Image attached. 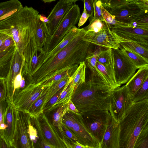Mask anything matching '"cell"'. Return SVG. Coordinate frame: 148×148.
Wrapping results in <instances>:
<instances>
[{"instance_id":"47","label":"cell","mask_w":148,"mask_h":148,"mask_svg":"<svg viewBox=\"0 0 148 148\" xmlns=\"http://www.w3.org/2000/svg\"><path fill=\"white\" fill-rule=\"evenodd\" d=\"M62 128V132L68 139L73 142L79 143L78 140L76 136L63 124Z\"/></svg>"},{"instance_id":"46","label":"cell","mask_w":148,"mask_h":148,"mask_svg":"<svg viewBox=\"0 0 148 148\" xmlns=\"http://www.w3.org/2000/svg\"><path fill=\"white\" fill-rule=\"evenodd\" d=\"M84 5L87 14L89 15V22L92 20L94 16V3L93 0H84Z\"/></svg>"},{"instance_id":"10","label":"cell","mask_w":148,"mask_h":148,"mask_svg":"<svg viewBox=\"0 0 148 148\" xmlns=\"http://www.w3.org/2000/svg\"><path fill=\"white\" fill-rule=\"evenodd\" d=\"M109 111L82 116L88 132L99 142H101L110 118Z\"/></svg>"},{"instance_id":"35","label":"cell","mask_w":148,"mask_h":148,"mask_svg":"<svg viewBox=\"0 0 148 148\" xmlns=\"http://www.w3.org/2000/svg\"><path fill=\"white\" fill-rule=\"evenodd\" d=\"M35 37L38 46L40 49L42 50L46 41V38L41 23L38 17L36 23Z\"/></svg>"},{"instance_id":"2","label":"cell","mask_w":148,"mask_h":148,"mask_svg":"<svg viewBox=\"0 0 148 148\" xmlns=\"http://www.w3.org/2000/svg\"><path fill=\"white\" fill-rule=\"evenodd\" d=\"M86 32L83 28L64 48L44 62L30 78V83L40 84L58 74L77 68L81 63L85 61L91 52L92 44L84 39Z\"/></svg>"},{"instance_id":"34","label":"cell","mask_w":148,"mask_h":148,"mask_svg":"<svg viewBox=\"0 0 148 148\" xmlns=\"http://www.w3.org/2000/svg\"><path fill=\"white\" fill-rule=\"evenodd\" d=\"M121 47L132 60L138 69L144 66H148V60L127 49Z\"/></svg>"},{"instance_id":"51","label":"cell","mask_w":148,"mask_h":148,"mask_svg":"<svg viewBox=\"0 0 148 148\" xmlns=\"http://www.w3.org/2000/svg\"><path fill=\"white\" fill-rule=\"evenodd\" d=\"M66 106L68 111L76 114H80L76 107L71 100L67 103Z\"/></svg>"},{"instance_id":"4","label":"cell","mask_w":148,"mask_h":148,"mask_svg":"<svg viewBox=\"0 0 148 148\" xmlns=\"http://www.w3.org/2000/svg\"><path fill=\"white\" fill-rule=\"evenodd\" d=\"M116 148H133L142 131L148 127V99L133 103L119 123Z\"/></svg>"},{"instance_id":"8","label":"cell","mask_w":148,"mask_h":148,"mask_svg":"<svg viewBox=\"0 0 148 148\" xmlns=\"http://www.w3.org/2000/svg\"><path fill=\"white\" fill-rule=\"evenodd\" d=\"M112 49L115 79L117 84L120 86L127 82L138 69L121 47Z\"/></svg>"},{"instance_id":"20","label":"cell","mask_w":148,"mask_h":148,"mask_svg":"<svg viewBox=\"0 0 148 148\" xmlns=\"http://www.w3.org/2000/svg\"><path fill=\"white\" fill-rule=\"evenodd\" d=\"M8 105L4 116L3 123L6 128L3 131V137L8 142L11 141L16 126V110L11 102L7 99Z\"/></svg>"},{"instance_id":"18","label":"cell","mask_w":148,"mask_h":148,"mask_svg":"<svg viewBox=\"0 0 148 148\" xmlns=\"http://www.w3.org/2000/svg\"><path fill=\"white\" fill-rule=\"evenodd\" d=\"M119 123L111 116L99 148H116L118 142Z\"/></svg>"},{"instance_id":"24","label":"cell","mask_w":148,"mask_h":148,"mask_svg":"<svg viewBox=\"0 0 148 148\" xmlns=\"http://www.w3.org/2000/svg\"><path fill=\"white\" fill-rule=\"evenodd\" d=\"M18 0H10L0 3V21L4 19L23 7Z\"/></svg>"},{"instance_id":"40","label":"cell","mask_w":148,"mask_h":148,"mask_svg":"<svg viewBox=\"0 0 148 148\" xmlns=\"http://www.w3.org/2000/svg\"><path fill=\"white\" fill-rule=\"evenodd\" d=\"M133 148H148V127L141 132Z\"/></svg>"},{"instance_id":"48","label":"cell","mask_w":148,"mask_h":148,"mask_svg":"<svg viewBox=\"0 0 148 148\" xmlns=\"http://www.w3.org/2000/svg\"><path fill=\"white\" fill-rule=\"evenodd\" d=\"M62 139L67 148H90L84 146L79 143L73 142L65 139Z\"/></svg>"},{"instance_id":"28","label":"cell","mask_w":148,"mask_h":148,"mask_svg":"<svg viewBox=\"0 0 148 148\" xmlns=\"http://www.w3.org/2000/svg\"><path fill=\"white\" fill-rule=\"evenodd\" d=\"M31 121L36 129L38 137L35 144L36 143L38 148H51L46 140L41 129L38 118H31Z\"/></svg>"},{"instance_id":"54","label":"cell","mask_w":148,"mask_h":148,"mask_svg":"<svg viewBox=\"0 0 148 148\" xmlns=\"http://www.w3.org/2000/svg\"><path fill=\"white\" fill-rule=\"evenodd\" d=\"M38 18L41 21L45 23L46 24L49 23V20L47 18L43 15L39 14Z\"/></svg>"},{"instance_id":"22","label":"cell","mask_w":148,"mask_h":148,"mask_svg":"<svg viewBox=\"0 0 148 148\" xmlns=\"http://www.w3.org/2000/svg\"><path fill=\"white\" fill-rule=\"evenodd\" d=\"M15 48V45H13L4 51L0 52V80L7 79Z\"/></svg>"},{"instance_id":"39","label":"cell","mask_w":148,"mask_h":148,"mask_svg":"<svg viewBox=\"0 0 148 148\" xmlns=\"http://www.w3.org/2000/svg\"><path fill=\"white\" fill-rule=\"evenodd\" d=\"M101 51L97 53L90 52L86 58L85 62L86 66L88 67L91 73H94L97 72L96 63L99 53Z\"/></svg>"},{"instance_id":"5","label":"cell","mask_w":148,"mask_h":148,"mask_svg":"<svg viewBox=\"0 0 148 148\" xmlns=\"http://www.w3.org/2000/svg\"><path fill=\"white\" fill-rule=\"evenodd\" d=\"M81 16L78 5L75 4L63 18L52 35L47 39L42 48L43 52L49 53L55 48L77 24Z\"/></svg>"},{"instance_id":"45","label":"cell","mask_w":148,"mask_h":148,"mask_svg":"<svg viewBox=\"0 0 148 148\" xmlns=\"http://www.w3.org/2000/svg\"><path fill=\"white\" fill-rule=\"evenodd\" d=\"M94 13L93 18L105 21L102 16L101 9L102 4L101 0H94Z\"/></svg>"},{"instance_id":"27","label":"cell","mask_w":148,"mask_h":148,"mask_svg":"<svg viewBox=\"0 0 148 148\" xmlns=\"http://www.w3.org/2000/svg\"><path fill=\"white\" fill-rule=\"evenodd\" d=\"M86 67L85 61L81 63L71 76V82L74 90L85 82Z\"/></svg>"},{"instance_id":"14","label":"cell","mask_w":148,"mask_h":148,"mask_svg":"<svg viewBox=\"0 0 148 148\" xmlns=\"http://www.w3.org/2000/svg\"><path fill=\"white\" fill-rule=\"evenodd\" d=\"M83 39L102 47L112 49L120 47V42L111 31L109 25L97 33L86 32Z\"/></svg>"},{"instance_id":"7","label":"cell","mask_w":148,"mask_h":148,"mask_svg":"<svg viewBox=\"0 0 148 148\" xmlns=\"http://www.w3.org/2000/svg\"><path fill=\"white\" fill-rule=\"evenodd\" d=\"M15 110V127L9 143L14 148H35L34 141L29 130L30 116L28 113Z\"/></svg>"},{"instance_id":"30","label":"cell","mask_w":148,"mask_h":148,"mask_svg":"<svg viewBox=\"0 0 148 148\" xmlns=\"http://www.w3.org/2000/svg\"><path fill=\"white\" fill-rule=\"evenodd\" d=\"M68 111L66 104L57 108L53 114L52 124L56 127H57L60 132L62 131L63 116Z\"/></svg>"},{"instance_id":"26","label":"cell","mask_w":148,"mask_h":148,"mask_svg":"<svg viewBox=\"0 0 148 148\" xmlns=\"http://www.w3.org/2000/svg\"><path fill=\"white\" fill-rule=\"evenodd\" d=\"M120 47L127 49L148 60V47L133 42H123L119 43Z\"/></svg>"},{"instance_id":"56","label":"cell","mask_w":148,"mask_h":148,"mask_svg":"<svg viewBox=\"0 0 148 148\" xmlns=\"http://www.w3.org/2000/svg\"><path fill=\"white\" fill-rule=\"evenodd\" d=\"M9 148H14L13 147H12L11 145L9 144Z\"/></svg>"},{"instance_id":"11","label":"cell","mask_w":148,"mask_h":148,"mask_svg":"<svg viewBox=\"0 0 148 148\" xmlns=\"http://www.w3.org/2000/svg\"><path fill=\"white\" fill-rule=\"evenodd\" d=\"M46 86L29 84L13 100V105L15 109L28 113L32 104Z\"/></svg>"},{"instance_id":"33","label":"cell","mask_w":148,"mask_h":148,"mask_svg":"<svg viewBox=\"0 0 148 148\" xmlns=\"http://www.w3.org/2000/svg\"><path fill=\"white\" fill-rule=\"evenodd\" d=\"M71 76H68L59 81L54 82L50 86L49 91L46 97L44 106L51 97L65 86L70 79Z\"/></svg>"},{"instance_id":"36","label":"cell","mask_w":148,"mask_h":148,"mask_svg":"<svg viewBox=\"0 0 148 148\" xmlns=\"http://www.w3.org/2000/svg\"><path fill=\"white\" fill-rule=\"evenodd\" d=\"M109 25L106 21L93 18L89 24L83 28L86 32L97 33Z\"/></svg>"},{"instance_id":"57","label":"cell","mask_w":148,"mask_h":148,"mask_svg":"<svg viewBox=\"0 0 148 148\" xmlns=\"http://www.w3.org/2000/svg\"><path fill=\"white\" fill-rule=\"evenodd\" d=\"M50 146L51 147V148H54V147H52V146Z\"/></svg>"},{"instance_id":"12","label":"cell","mask_w":148,"mask_h":148,"mask_svg":"<svg viewBox=\"0 0 148 148\" xmlns=\"http://www.w3.org/2000/svg\"><path fill=\"white\" fill-rule=\"evenodd\" d=\"M148 0H131L129 2L107 11L117 21L124 23L128 18L148 12Z\"/></svg>"},{"instance_id":"42","label":"cell","mask_w":148,"mask_h":148,"mask_svg":"<svg viewBox=\"0 0 148 148\" xmlns=\"http://www.w3.org/2000/svg\"><path fill=\"white\" fill-rule=\"evenodd\" d=\"M131 0H101L102 5L107 11L130 2Z\"/></svg>"},{"instance_id":"55","label":"cell","mask_w":148,"mask_h":148,"mask_svg":"<svg viewBox=\"0 0 148 148\" xmlns=\"http://www.w3.org/2000/svg\"><path fill=\"white\" fill-rule=\"evenodd\" d=\"M44 3H51L52 2L55 1L56 0H43L42 1Z\"/></svg>"},{"instance_id":"49","label":"cell","mask_w":148,"mask_h":148,"mask_svg":"<svg viewBox=\"0 0 148 148\" xmlns=\"http://www.w3.org/2000/svg\"><path fill=\"white\" fill-rule=\"evenodd\" d=\"M14 45L15 44L13 39L11 37H9L5 40L0 47V52L4 51L8 48Z\"/></svg>"},{"instance_id":"1","label":"cell","mask_w":148,"mask_h":148,"mask_svg":"<svg viewBox=\"0 0 148 148\" xmlns=\"http://www.w3.org/2000/svg\"><path fill=\"white\" fill-rule=\"evenodd\" d=\"M39 15V12L33 7L26 5L0 21V32L13 39L16 49L24 59L25 70L35 53L43 51L38 46L35 37Z\"/></svg>"},{"instance_id":"3","label":"cell","mask_w":148,"mask_h":148,"mask_svg":"<svg viewBox=\"0 0 148 148\" xmlns=\"http://www.w3.org/2000/svg\"><path fill=\"white\" fill-rule=\"evenodd\" d=\"M112 90L96 72L79 86L71 99L82 116L109 111V97Z\"/></svg>"},{"instance_id":"19","label":"cell","mask_w":148,"mask_h":148,"mask_svg":"<svg viewBox=\"0 0 148 148\" xmlns=\"http://www.w3.org/2000/svg\"><path fill=\"white\" fill-rule=\"evenodd\" d=\"M82 29L83 28L80 29L75 26L73 27L62 41L51 51L43 53L40 57L39 62L34 72L46 60L54 56L64 48L80 33Z\"/></svg>"},{"instance_id":"37","label":"cell","mask_w":148,"mask_h":148,"mask_svg":"<svg viewBox=\"0 0 148 148\" xmlns=\"http://www.w3.org/2000/svg\"><path fill=\"white\" fill-rule=\"evenodd\" d=\"M132 99L133 103L148 99V77L132 97Z\"/></svg>"},{"instance_id":"53","label":"cell","mask_w":148,"mask_h":148,"mask_svg":"<svg viewBox=\"0 0 148 148\" xmlns=\"http://www.w3.org/2000/svg\"><path fill=\"white\" fill-rule=\"evenodd\" d=\"M9 37L8 35L0 32V47L5 40Z\"/></svg>"},{"instance_id":"43","label":"cell","mask_w":148,"mask_h":148,"mask_svg":"<svg viewBox=\"0 0 148 148\" xmlns=\"http://www.w3.org/2000/svg\"><path fill=\"white\" fill-rule=\"evenodd\" d=\"M64 86L60 89L56 94L51 97L49 101L45 105L43 108L44 113L51 111L52 107L57 101L60 94L64 88Z\"/></svg>"},{"instance_id":"41","label":"cell","mask_w":148,"mask_h":148,"mask_svg":"<svg viewBox=\"0 0 148 148\" xmlns=\"http://www.w3.org/2000/svg\"><path fill=\"white\" fill-rule=\"evenodd\" d=\"M131 22L148 26V12L131 16L126 20L124 23L128 24Z\"/></svg>"},{"instance_id":"38","label":"cell","mask_w":148,"mask_h":148,"mask_svg":"<svg viewBox=\"0 0 148 148\" xmlns=\"http://www.w3.org/2000/svg\"><path fill=\"white\" fill-rule=\"evenodd\" d=\"M77 68H73L58 74L51 78L43 82L40 85L44 86H49L51 85L54 82L59 81L68 76H71Z\"/></svg>"},{"instance_id":"15","label":"cell","mask_w":148,"mask_h":148,"mask_svg":"<svg viewBox=\"0 0 148 148\" xmlns=\"http://www.w3.org/2000/svg\"><path fill=\"white\" fill-rule=\"evenodd\" d=\"M66 127L76 136L80 144L90 148H99V143L88 131L80 114H75L73 122Z\"/></svg>"},{"instance_id":"6","label":"cell","mask_w":148,"mask_h":148,"mask_svg":"<svg viewBox=\"0 0 148 148\" xmlns=\"http://www.w3.org/2000/svg\"><path fill=\"white\" fill-rule=\"evenodd\" d=\"M132 98L125 85L111 90L109 111L116 121L119 123L129 110L133 103Z\"/></svg>"},{"instance_id":"17","label":"cell","mask_w":148,"mask_h":148,"mask_svg":"<svg viewBox=\"0 0 148 148\" xmlns=\"http://www.w3.org/2000/svg\"><path fill=\"white\" fill-rule=\"evenodd\" d=\"M25 60L16 47L14 51L10 69L5 80L7 91V99L12 104V96L13 91V83L16 76L19 73Z\"/></svg>"},{"instance_id":"50","label":"cell","mask_w":148,"mask_h":148,"mask_svg":"<svg viewBox=\"0 0 148 148\" xmlns=\"http://www.w3.org/2000/svg\"><path fill=\"white\" fill-rule=\"evenodd\" d=\"M89 17V16L87 14L85 7L84 6V10L79 21L78 25V28L82 26L86 23Z\"/></svg>"},{"instance_id":"23","label":"cell","mask_w":148,"mask_h":148,"mask_svg":"<svg viewBox=\"0 0 148 148\" xmlns=\"http://www.w3.org/2000/svg\"><path fill=\"white\" fill-rule=\"evenodd\" d=\"M51 85L45 87L32 105L28 113L31 118H38L40 115L43 113V107Z\"/></svg>"},{"instance_id":"13","label":"cell","mask_w":148,"mask_h":148,"mask_svg":"<svg viewBox=\"0 0 148 148\" xmlns=\"http://www.w3.org/2000/svg\"><path fill=\"white\" fill-rule=\"evenodd\" d=\"M110 29L120 43L125 41L135 42L148 47V29L132 27Z\"/></svg>"},{"instance_id":"44","label":"cell","mask_w":148,"mask_h":148,"mask_svg":"<svg viewBox=\"0 0 148 148\" xmlns=\"http://www.w3.org/2000/svg\"><path fill=\"white\" fill-rule=\"evenodd\" d=\"M8 105L7 99L0 102V136L1 133L5 129V125L3 123L4 114Z\"/></svg>"},{"instance_id":"25","label":"cell","mask_w":148,"mask_h":148,"mask_svg":"<svg viewBox=\"0 0 148 148\" xmlns=\"http://www.w3.org/2000/svg\"><path fill=\"white\" fill-rule=\"evenodd\" d=\"M71 81V76L70 79L64 86L56 102L52 107L51 111L66 104L71 100L74 90Z\"/></svg>"},{"instance_id":"31","label":"cell","mask_w":148,"mask_h":148,"mask_svg":"<svg viewBox=\"0 0 148 148\" xmlns=\"http://www.w3.org/2000/svg\"><path fill=\"white\" fill-rule=\"evenodd\" d=\"M97 61L106 68L114 65L112 49L108 48L105 50L101 51L98 56Z\"/></svg>"},{"instance_id":"16","label":"cell","mask_w":148,"mask_h":148,"mask_svg":"<svg viewBox=\"0 0 148 148\" xmlns=\"http://www.w3.org/2000/svg\"><path fill=\"white\" fill-rule=\"evenodd\" d=\"M44 136L48 143L54 148H67L57 130L44 113L38 117Z\"/></svg>"},{"instance_id":"29","label":"cell","mask_w":148,"mask_h":148,"mask_svg":"<svg viewBox=\"0 0 148 148\" xmlns=\"http://www.w3.org/2000/svg\"><path fill=\"white\" fill-rule=\"evenodd\" d=\"M96 67L98 74L112 90L120 86L113 81L103 65L97 61Z\"/></svg>"},{"instance_id":"52","label":"cell","mask_w":148,"mask_h":148,"mask_svg":"<svg viewBox=\"0 0 148 148\" xmlns=\"http://www.w3.org/2000/svg\"><path fill=\"white\" fill-rule=\"evenodd\" d=\"M0 148H9V143L2 136H0Z\"/></svg>"},{"instance_id":"9","label":"cell","mask_w":148,"mask_h":148,"mask_svg":"<svg viewBox=\"0 0 148 148\" xmlns=\"http://www.w3.org/2000/svg\"><path fill=\"white\" fill-rule=\"evenodd\" d=\"M77 1L60 0L58 2L47 18L49 23L43 24L46 40L52 35L63 18Z\"/></svg>"},{"instance_id":"21","label":"cell","mask_w":148,"mask_h":148,"mask_svg":"<svg viewBox=\"0 0 148 148\" xmlns=\"http://www.w3.org/2000/svg\"><path fill=\"white\" fill-rule=\"evenodd\" d=\"M147 77L148 66H144L139 69L126 83L125 85L132 97Z\"/></svg>"},{"instance_id":"32","label":"cell","mask_w":148,"mask_h":148,"mask_svg":"<svg viewBox=\"0 0 148 148\" xmlns=\"http://www.w3.org/2000/svg\"><path fill=\"white\" fill-rule=\"evenodd\" d=\"M102 16L106 22L111 28L132 27L130 24L116 21L112 15L106 10L102 5Z\"/></svg>"}]
</instances>
